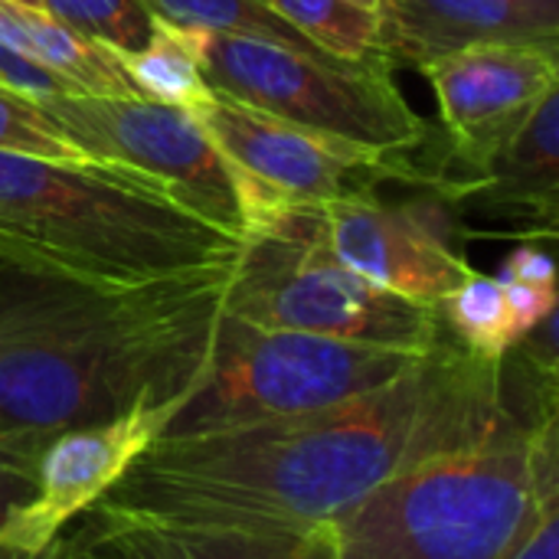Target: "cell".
<instances>
[{
    "instance_id": "6da1fadb",
    "label": "cell",
    "mask_w": 559,
    "mask_h": 559,
    "mask_svg": "<svg viewBox=\"0 0 559 559\" xmlns=\"http://www.w3.org/2000/svg\"><path fill=\"white\" fill-rule=\"evenodd\" d=\"M511 429L534 426L514 413L501 360L442 331L432 350L364 396L151 442L85 514L197 531H314L380 485Z\"/></svg>"
},
{
    "instance_id": "7a4b0ae2",
    "label": "cell",
    "mask_w": 559,
    "mask_h": 559,
    "mask_svg": "<svg viewBox=\"0 0 559 559\" xmlns=\"http://www.w3.org/2000/svg\"><path fill=\"white\" fill-rule=\"evenodd\" d=\"M233 262L98 285L0 259V439H49L174 406L206 373Z\"/></svg>"
},
{
    "instance_id": "3957f363",
    "label": "cell",
    "mask_w": 559,
    "mask_h": 559,
    "mask_svg": "<svg viewBox=\"0 0 559 559\" xmlns=\"http://www.w3.org/2000/svg\"><path fill=\"white\" fill-rule=\"evenodd\" d=\"M236 255L239 239L131 170L0 151V259L98 285H141Z\"/></svg>"
},
{
    "instance_id": "277c9868",
    "label": "cell",
    "mask_w": 559,
    "mask_h": 559,
    "mask_svg": "<svg viewBox=\"0 0 559 559\" xmlns=\"http://www.w3.org/2000/svg\"><path fill=\"white\" fill-rule=\"evenodd\" d=\"M559 498V423L406 472L321 527L334 559H508Z\"/></svg>"
},
{
    "instance_id": "5b68a950",
    "label": "cell",
    "mask_w": 559,
    "mask_h": 559,
    "mask_svg": "<svg viewBox=\"0 0 559 559\" xmlns=\"http://www.w3.org/2000/svg\"><path fill=\"white\" fill-rule=\"evenodd\" d=\"M223 311L255 328L426 354L442 337L436 308L400 298L344 262L308 229L298 203L275 206L242 236Z\"/></svg>"
},
{
    "instance_id": "8992f818",
    "label": "cell",
    "mask_w": 559,
    "mask_h": 559,
    "mask_svg": "<svg viewBox=\"0 0 559 559\" xmlns=\"http://www.w3.org/2000/svg\"><path fill=\"white\" fill-rule=\"evenodd\" d=\"M423 354L255 328L223 311L213 357L197 386L170 406L157 439L288 419L364 396Z\"/></svg>"
},
{
    "instance_id": "52a82bcc",
    "label": "cell",
    "mask_w": 559,
    "mask_h": 559,
    "mask_svg": "<svg viewBox=\"0 0 559 559\" xmlns=\"http://www.w3.org/2000/svg\"><path fill=\"white\" fill-rule=\"evenodd\" d=\"M213 92L380 157H413L432 124L380 62H324L295 49L187 29Z\"/></svg>"
},
{
    "instance_id": "ba28073f",
    "label": "cell",
    "mask_w": 559,
    "mask_h": 559,
    "mask_svg": "<svg viewBox=\"0 0 559 559\" xmlns=\"http://www.w3.org/2000/svg\"><path fill=\"white\" fill-rule=\"evenodd\" d=\"M36 98L49 121L92 160L157 183L183 210L239 242L249 233V190L190 111L144 95L52 92Z\"/></svg>"
},
{
    "instance_id": "9c48e42d",
    "label": "cell",
    "mask_w": 559,
    "mask_h": 559,
    "mask_svg": "<svg viewBox=\"0 0 559 559\" xmlns=\"http://www.w3.org/2000/svg\"><path fill=\"white\" fill-rule=\"evenodd\" d=\"M439 98V128L413 154L419 187L455 206L488 174L544 95L559 88V46L498 43L419 69Z\"/></svg>"
},
{
    "instance_id": "30bf717a",
    "label": "cell",
    "mask_w": 559,
    "mask_h": 559,
    "mask_svg": "<svg viewBox=\"0 0 559 559\" xmlns=\"http://www.w3.org/2000/svg\"><path fill=\"white\" fill-rule=\"evenodd\" d=\"M190 115L242 177L252 203V226L262 213L285 203L360 200L380 193V183L419 187L413 157L370 154L233 102L219 92H213Z\"/></svg>"
},
{
    "instance_id": "8fae6325",
    "label": "cell",
    "mask_w": 559,
    "mask_h": 559,
    "mask_svg": "<svg viewBox=\"0 0 559 559\" xmlns=\"http://www.w3.org/2000/svg\"><path fill=\"white\" fill-rule=\"evenodd\" d=\"M298 210L337 262L416 305L436 308L475 272L465 255L472 229L439 197L436 203H390L373 193L337 203H298Z\"/></svg>"
},
{
    "instance_id": "7c38bea8",
    "label": "cell",
    "mask_w": 559,
    "mask_h": 559,
    "mask_svg": "<svg viewBox=\"0 0 559 559\" xmlns=\"http://www.w3.org/2000/svg\"><path fill=\"white\" fill-rule=\"evenodd\" d=\"M170 406H141L118 419L69 429L46 442L36 465V495L0 534V554L46 557L62 531L92 511L157 442Z\"/></svg>"
},
{
    "instance_id": "4fadbf2b",
    "label": "cell",
    "mask_w": 559,
    "mask_h": 559,
    "mask_svg": "<svg viewBox=\"0 0 559 559\" xmlns=\"http://www.w3.org/2000/svg\"><path fill=\"white\" fill-rule=\"evenodd\" d=\"M498 43L559 46V0H383L377 10L373 59L390 72Z\"/></svg>"
},
{
    "instance_id": "5bb4252c",
    "label": "cell",
    "mask_w": 559,
    "mask_h": 559,
    "mask_svg": "<svg viewBox=\"0 0 559 559\" xmlns=\"http://www.w3.org/2000/svg\"><path fill=\"white\" fill-rule=\"evenodd\" d=\"M46 559H334L314 531H197L82 514Z\"/></svg>"
},
{
    "instance_id": "9a60e30c",
    "label": "cell",
    "mask_w": 559,
    "mask_h": 559,
    "mask_svg": "<svg viewBox=\"0 0 559 559\" xmlns=\"http://www.w3.org/2000/svg\"><path fill=\"white\" fill-rule=\"evenodd\" d=\"M459 219H501L511 239L554 242L559 233V88L540 98L488 174L455 206Z\"/></svg>"
},
{
    "instance_id": "2e32d148",
    "label": "cell",
    "mask_w": 559,
    "mask_h": 559,
    "mask_svg": "<svg viewBox=\"0 0 559 559\" xmlns=\"http://www.w3.org/2000/svg\"><path fill=\"white\" fill-rule=\"evenodd\" d=\"M115 59L124 69L128 82L144 98L193 111L213 95L187 29H180L174 23L157 20L154 33L147 36V43L141 49L115 52Z\"/></svg>"
},
{
    "instance_id": "e0dca14e",
    "label": "cell",
    "mask_w": 559,
    "mask_h": 559,
    "mask_svg": "<svg viewBox=\"0 0 559 559\" xmlns=\"http://www.w3.org/2000/svg\"><path fill=\"white\" fill-rule=\"evenodd\" d=\"M144 3L154 10L157 20L174 23L180 29H213L226 36H249V39L295 49L301 56L324 59V62H350L311 43L301 29L282 20L265 0H144Z\"/></svg>"
},
{
    "instance_id": "ac0fdd59",
    "label": "cell",
    "mask_w": 559,
    "mask_h": 559,
    "mask_svg": "<svg viewBox=\"0 0 559 559\" xmlns=\"http://www.w3.org/2000/svg\"><path fill=\"white\" fill-rule=\"evenodd\" d=\"M436 311L462 347L488 360H501L521 341L508 288L498 275L475 269L452 295L436 305Z\"/></svg>"
},
{
    "instance_id": "d6986e66",
    "label": "cell",
    "mask_w": 559,
    "mask_h": 559,
    "mask_svg": "<svg viewBox=\"0 0 559 559\" xmlns=\"http://www.w3.org/2000/svg\"><path fill=\"white\" fill-rule=\"evenodd\" d=\"M265 3L331 56L350 62H377L373 59L377 10H364L350 0H265Z\"/></svg>"
},
{
    "instance_id": "ffe728a7",
    "label": "cell",
    "mask_w": 559,
    "mask_h": 559,
    "mask_svg": "<svg viewBox=\"0 0 559 559\" xmlns=\"http://www.w3.org/2000/svg\"><path fill=\"white\" fill-rule=\"evenodd\" d=\"M43 10L111 52L141 49L157 23L144 0H43Z\"/></svg>"
},
{
    "instance_id": "44dd1931",
    "label": "cell",
    "mask_w": 559,
    "mask_h": 559,
    "mask_svg": "<svg viewBox=\"0 0 559 559\" xmlns=\"http://www.w3.org/2000/svg\"><path fill=\"white\" fill-rule=\"evenodd\" d=\"M0 151L62 160V164H88L92 157L75 147L43 111L39 98L0 82ZM98 164V160H95Z\"/></svg>"
},
{
    "instance_id": "7402d4cb",
    "label": "cell",
    "mask_w": 559,
    "mask_h": 559,
    "mask_svg": "<svg viewBox=\"0 0 559 559\" xmlns=\"http://www.w3.org/2000/svg\"><path fill=\"white\" fill-rule=\"evenodd\" d=\"M39 455H43V449L23 445L13 439H0V534L16 518V511L33 501Z\"/></svg>"
},
{
    "instance_id": "603a6c76",
    "label": "cell",
    "mask_w": 559,
    "mask_h": 559,
    "mask_svg": "<svg viewBox=\"0 0 559 559\" xmlns=\"http://www.w3.org/2000/svg\"><path fill=\"white\" fill-rule=\"evenodd\" d=\"M501 282H514V285H527V288H540V292H557V265L554 255L537 246V242H524L518 246L504 265H501Z\"/></svg>"
},
{
    "instance_id": "cb8c5ba5",
    "label": "cell",
    "mask_w": 559,
    "mask_h": 559,
    "mask_svg": "<svg viewBox=\"0 0 559 559\" xmlns=\"http://www.w3.org/2000/svg\"><path fill=\"white\" fill-rule=\"evenodd\" d=\"M508 559H559V498L540 508L534 527Z\"/></svg>"
},
{
    "instance_id": "d4e9b609",
    "label": "cell",
    "mask_w": 559,
    "mask_h": 559,
    "mask_svg": "<svg viewBox=\"0 0 559 559\" xmlns=\"http://www.w3.org/2000/svg\"><path fill=\"white\" fill-rule=\"evenodd\" d=\"M350 3H357V7H364V10H380L383 0H350Z\"/></svg>"
},
{
    "instance_id": "484cf974",
    "label": "cell",
    "mask_w": 559,
    "mask_h": 559,
    "mask_svg": "<svg viewBox=\"0 0 559 559\" xmlns=\"http://www.w3.org/2000/svg\"><path fill=\"white\" fill-rule=\"evenodd\" d=\"M10 3H20V7H43V0H10Z\"/></svg>"
},
{
    "instance_id": "4316f807",
    "label": "cell",
    "mask_w": 559,
    "mask_h": 559,
    "mask_svg": "<svg viewBox=\"0 0 559 559\" xmlns=\"http://www.w3.org/2000/svg\"><path fill=\"white\" fill-rule=\"evenodd\" d=\"M0 559H29V557H13V554H0ZM36 559H46V557H36Z\"/></svg>"
}]
</instances>
